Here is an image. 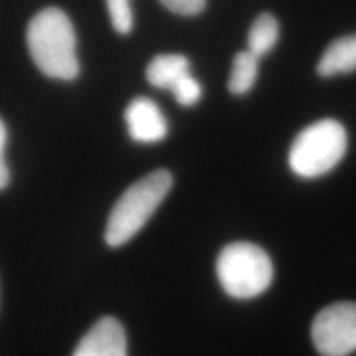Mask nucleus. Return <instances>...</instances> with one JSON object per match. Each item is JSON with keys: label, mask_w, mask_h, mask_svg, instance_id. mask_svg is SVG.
<instances>
[{"label": "nucleus", "mask_w": 356, "mask_h": 356, "mask_svg": "<svg viewBox=\"0 0 356 356\" xmlns=\"http://www.w3.org/2000/svg\"><path fill=\"white\" fill-rule=\"evenodd\" d=\"M216 274L228 296L252 299L273 284L274 266L264 249L257 244L239 241L221 249L216 261Z\"/></svg>", "instance_id": "obj_4"}, {"label": "nucleus", "mask_w": 356, "mask_h": 356, "mask_svg": "<svg viewBox=\"0 0 356 356\" xmlns=\"http://www.w3.org/2000/svg\"><path fill=\"white\" fill-rule=\"evenodd\" d=\"M172 185L170 172L155 170L129 186L111 211L104 233L106 243L111 248H119L131 241L162 204Z\"/></svg>", "instance_id": "obj_2"}, {"label": "nucleus", "mask_w": 356, "mask_h": 356, "mask_svg": "<svg viewBox=\"0 0 356 356\" xmlns=\"http://www.w3.org/2000/svg\"><path fill=\"white\" fill-rule=\"evenodd\" d=\"M160 3L178 15H198L207 6V0H160Z\"/></svg>", "instance_id": "obj_13"}, {"label": "nucleus", "mask_w": 356, "mask_h": 356, "mask_svg": "<svg viewBox=\"0 0 356 356\" xmlns=\"http://www.w3.org/2000/svg\"><path fill=\"white\" fill-rule=\"evenodd\" d=\"M6 142H7V129L2 119H0V190H3L8 184V167L6 163V157H3V150H6Z\"/></svg>", "instance_id": "obj_14"}, {"label": "nucleus", "mask_w": 356, "mask_h": 356, "mask_svg": "<svg viewBox=\"0 0 356 356\" xmlns=\"http://www.w3.org/2000/svg\"><path fill=\"white\" fill-rule=\"evenodd\" d=\"M73 356H127L124 327L114 317H102L81 338Z\"/></svg>", "instance_id": "obj_7"}, {"label": "nucleus", "mask_w": 356, "mask_h": 356, "mask_svg": "<svg viewBox=\"0 0 356 356\" xmlns=\"http://www.w3.org/2000/svg\"><path fill=\"white\" fill-rule=\"evenodd\" d=\"M145 74L152 86L173 92L186 78L191 76L190 61L188 58L178 53L159 55L147 66Z\"/></svg>", "instance_id": "obj_8"}, {"label": "nucleus", "mask_w": 356, "mask_h": 356, "mask_svg": "<svg viewBox=\"0 0 356 356\" xmlns=\"http://www.w3.org/2000/svg\"><path fill=\"white\" fill-rule=\"evenodd\" d=\"M353 71H356V33L333 40L317 65V73L323 78Z\"/></svg>", "instance_id": "obj_9"}, {"label": "nucleus", "mask_w": 356, "mask_h": 356, "mask_svg": "<svg viewBox=\"0 0 356 356\" xmlns=\"http://www.w3.org/2000/svg\"><path fill=\"white\" fill-rule=\"evenodd\" d=\"M279 40V22L270 13H261L248 33V51L257 58L267 55Z\"/></svg>", "instance_id": "obj_10"}, {"label": "nucleus", "mask_w": 356, "mask_h": 356, "mask_svg": "<svg viewBox=\"0 0 356 356\" xmlns=\"http://www.w3.org/2000/svg\"><path fill=\"white\" fill-rule=\"evenodd\" d=\"M114 30L121 35H127L134 26V15L131 0H106Z\"/></svg>", "instance_id": "obj_12"}, {"label": "nucleus", "mask_w": 356, "mask_h": 356, "mask_svg": "<svg viewBox=\"0 0 356 356\" xmlns=\"http://www.w3.org/2000/svg\"><path fill=\"white\" fill-rule=\"evenodd\" d=\"M312 341L322 356L356 351V302H337L320 310L312 323Z\"/></svg>", "instance_id": "obj_5"}, {"label": "nucleus", "mask_w": 356, "mask_h": 356, "mask_svg": "<svg viewBox=\"0 0 356 356\" xmlns=\"http://www.w3.org/2000/svg\"><path fill=\"white\" fill-rule=\"evenodd\" d=\"M348 149L345 127L335 119H322L305 127L289 150V165L300 178H318L332 172Z\"/></svg>", "instance_id": "obj_3"}, {"label": "nucleus", "mask_w": 356, "mask_h": 356, "mask_svg": "<svg viewBox=\"0 0 356 356\" xmlns=\"http://www.w3.org/2000/svg\"><path fill=\"white\" fill-rule=\"evenodd\" d=\"M257 70H259V58L252 55L251 51H239L234 56L231 65V74L228 88L236 96L246 95L251 91L257 79Z\"/></svg>", "instance_id": "obj_11"}, {"label": "nucleus", "mask_w": 356, "mask_h": 356, "mask_svg": "<svg viewBox=\"0 0 356 356\" xmlns=\"http://www.w3.org/2000/svg\"><path fill=\"white\" fill-rule=\"evenodd\" d=\"M26 44L44 76L71 81L79 74L76 33L60 8H44L33 17L26 29Z\"/></svg>", "instance_id": "obj_1"}, {"label": "nucleus", "mask_w": 356, "mask_h": 356, "mask_svg": "<svg viewBox=\"0 0 356 356\" xmlns=\"http://www.w3.org/2000/svg\"><path fill=\"white\" fill-rule=\"evenodd\" d=\"M124 119L131 139L139 144H155L167 137L168 124L165 115L149 97H136L131 101Z\"/></svg>", "instance_id": "obj_6"}]
</instances>
